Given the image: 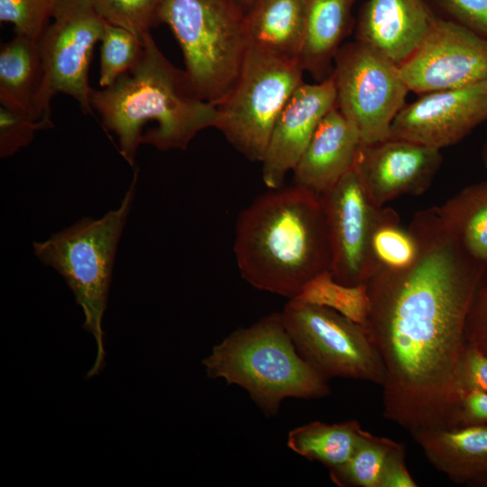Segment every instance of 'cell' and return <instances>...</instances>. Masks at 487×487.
Wrapping results in <instances>:
<instances>
[{
	"instance_id": "cell-20",
	"label": "cell",
	"mask_w": 487,
	"mask_h": 487,
	"mask_svg": "<svg viewBox=\"0 0 487 487\" xmlns=\"http://www.w3.org/2000/svg\"><path fill=\"white\" fill-rule=\"evenodd\" d=\"M305 24V0H257L245 16L248 47L297 60Z\"/></svg>"
},
{
	"instance_id": "cell-25",
	"label": "cell",
	"mask_w": 487,
	"mask_h": 487,
	"mask_svg": "<svg viewBox=\"0 0 487 487\" xmlns=\"http://www.w3.org/2000/svg\"><path fill=\"white\" fill-rule=\"evenodd\" d=\"M291 300L330 308L362 326L370 311L367 285H345L335 280L330 271L308 280Z\"/></svg>"
},
{
	"instance_id": "cell-15",
	"label": "cell",
	"mask_w": 487,
	"mask_h": 487,
	"mask_svg": "<svg viewBox=\"0 0 487 487\" xmlns=\"http://www.w3.org/2000/svg\"><path fill=\"white\" fill-rule=\"evenodd\" d=\"M332 76L314 84L302 82L280 112L262 161V180L270 189L281 187L294 170L322 118L335 106Z\"/></svg>"
},
{
	"instance_id": "cell-30",
	"label": "cell",
	"mask_w": 487,
	"mask_h": 487,
	"mask_svg": "<svg viewBox=\"0 0 487 487\" xmlns=\"http://www.w3.org/2000/svg\"><path fill=\"white\" fill-rule=\"evenodd\" d=\"M52 126L51 122L0 105V157L13 156L29 145L35 133Z\"/></svg>"
},
{
	"instance_id": "cell-10",
	"label": "cell",
	"mask_w": 487,
	"mask_h": 487,
	"mask_svg": "<svg viewBox=\"0 0 487 487\" xmlns=\"http://www.w3.org/2000/svg\"><path fill=\"white\" fill-rule=\"evenodd\" d=\"M281 314L298 352L324 378L382 384V361L362 325L330 308L291 299Z\"/></svg>"
},
{
	"instance_id": "cell-24",
	"label": "cell",
	"mask_w": 487,
	"mask_h": 487,
	"mask_svg": "<svg viewBox=\"0 0 487 487\" xmlns=\"http://www.w3.org/2000/svg\"><path fill=\"white\" fill-rule=\"evenodd\" d=\"M440 209L469 253L487 263V181L466 186Z\"/></svg>"
},
{
	"instance_id": "cell-27",
	"label": "cell",
	"mask_w": 487,
	"mask_h": 487,
	"mask_svg": "<svg viewBox=\"0 0 487 487\" xmlns=\"http://www.w3.org/2000/svg\"><path fill=\"white\" fill-rule=\"evenodd\" d=\"M100 42L99 85L106 87L135 65L142 41L130 31L106 21Z\"/></svg>"
},
{
	"instance_id": "cell-11",
	"label": "cell",
	"mask_w": 487,
	"mask_h": 487,
	"mask_svg": "<svg viewBox=\"0 0 487 487\" xmlns=\"http://www.w3.org/2000/svg\"><path fill=\"white\" fill-rule=\"evenodd\" d=\"M409 91L426 94L487 79V40L452 21L437 19L418 49L399 66Z\"/></svg>"
},
{
	"instance_id": "cell-26",
	"label": "cell",
	"mask_w": 487,
	"mask_h": 487,
	"mask_svg": "<svg viewBox=\"0 0 487 487\" xmlns=\"http://www.w3.org/2000/svg\"><path fill=\"white\" fill-rule=\"evenodd\" d=\"M398 444L366 432L349 460L329 470L331 481L340 487H380L387 459Z\"/></svg>"
},
{
	"instance_id": "cell-13",
	"label": "cell",
	"mask_w": 487,
	"mask_h": 487,
	"mask_svg": "<svg viewBox=\"0 0 487 487\" xmlns=\"http://www.w3.org/2000/svg\"><path fill=\"white\" fill-rule=\"evenodd\" d=\"M321 196L330 235V271L334 279L348 286L366 284L370 279L369 234L379 207L369 198L355 165Z\"/></svg>"
},
{
	"instance_id": "cell-22",
	"label": "cell",
	"mask_w": 487,
	"mask_h": 487,
	"mask_svg": "<svg viewBox=\"0 0 487 487\" xmlns=\"http://www.w3.org/2000/svg\"><path fill=\"white\" fill-rule=\"evenodd\" d=\"M366 432L354 419L336 424L313 421L292 429L287 446L306 459L332 470L349 460Z\"/></svg>"
},
{
	"instance_id": "cell-31",
	"label": "cell",
	"mask_w": 487,
	"mask_h": 487,
	"mask_svg": "<svg viewBox=\"0 0 487 487\" xmlns=\"http://www.w3.org/2000/svg\"><path fill=\"white\" fill-rule=\"evenodd\" d=\"M455 388L459 397L469 391L487 392V354L469 344L457 366Z\"/></svg>"
},
{
	"instance_id": "cell-6",
	"label": "cell",
	"mask_w": 487,
	"mask_h": 487,
	"mask_svg": "<svg viewBox=\"0 0 487 487\" xmlns=\"http://www.w3.org/2000/svg\"><path fill=\"white\" fill-rule=\"evenodd\" d=\"M159 22L179 42L194 92L218 106L235 84L248 49L245 16L235 1L161 0Z\"/></svg>"
},
{
	"instance_id": "cell-7",
	"label": "cell",
	"mask_w": 487,
	"mask_h": 487,
	"mask_svg": "<svg viewBox=\"0 0 487 487\" xmlns=\"http://www.w3.org/2000/svg\"><path fill=\"white\" fill-rule=\"evenodd\" d=\"M303 72L297 60L248 47L235 84L216 106L214 127L247 159L262 162L275 121Z\"/></svg>"
},
{
	"instance_id": "cell-21",
	"label": "cell",
	"mask_w": 487,
	"mask_h": 487,
	"mask_svg": "<svg viewBox=\"0 0 487 487\" xmlns=\"http://www.w3.org/2000/svg\"><path fill=\"white\" fill-rule=\"evenodd\" d=\"M38 41L16 34L0 50V104L35 119V104L42 83ZM39 120V119H37Z\"/></svg>"
},
{
	"instance_id": "cell-12",
	"label": "cell",
	"mask_w": 487,
	"mask_h": 487,
	"mask_svg": "<svg viewBox=\"0 0 487 487\" xmlns=\"http://www.w3.org/2000/svg\"><path fill=\"white\" fill-rule=\"evenodd\" d=\"M487 122V79L423 94L396 115L391 137L441 150L461 142Z\"/></svg>"
},
{
	"instance_id": "cell-23",
	"label": "cell",
	"mask_w": 487,
	"mask_h": 487,
	"mask_svg": "<svg viewBox=\"0 0 487 487\" xmlns=\"http://www.w3.org/2000/svg\"><path fill=\"white\" fill-rule=\"evenodd\" d=\"M418 253L419 244L415 234L409 226L401 225L399 214L391 207H378L368 240L370 279L381 271L409 267Z\"/></svg>"
},
{
	"instance_id": "cell-9",
	"label": "cell",
	"mask_w": 487,
	"mask_h": 487,
	"mask_svg": "<svg viewBox=\"0 0 487 487\" xmlns=\"http://www.w3.org/2000/svg\"><path fill=\"white\" fill-rule=\"evenodd\" d=\"M51 18L38 40L43 76L35 116L51 122V102L58 93L70 96L84 114L93 115L88 69L106 21L90 0H60Z\"/></svg>"
},
{
	"instance_id": "cell-14",
	"label": "cell",
	"mask_w": 487,
	"mask_h": 487,
	"mask_svg": "<svg viewBox=\"0 0 487 487\" xmlns=\"http://www.w3.org/2000/svg\"><path fill=\"white\" fill-rule=\"evenodd\" d=\"M439 149L389 138L362 145L355 162L366 192L376 207L428 189L442 164Z\"/></svg>"
},
{
	"instance_id": "cell-1",
	"label": "cell",
	"mask_w": 487,
	"mask_h": 487,
	"mask_svg": "<svg viewBox=\"0 0 487 487\" xmlns=\"http://www.w3.org/2000/svg\"><path fill=\"white\" fill-rule=\"evenodd\" d=\"M409 226L418 255L409 267L367 281L370 311L363 326L384 367L383 416L409 432L454 427L456 370L487 263L469 253L440 207L419 210Z\"/></svg>"
},
{
	"instance_id": "cell-29",
	"label": "cell",
	"mask_w": 487,
	"mask_h": 487,
	"mask_svg": "<svg viewBox=\"0 0 487 487\" xmlns=\"http://www.w3.org/2000/svg\"><path fill=\"white\" fill-rule=\"evenodd\" d=\"M60 0H0V21L12 23L16 34L38 41Z\"/></svg>"
},
{
	"instance_id": "cell-17",
	"label": "cell",
	"mask_w": 487,
	"mask_h": 487,
	"mask_svg": "<svg viewBox=\"0 0 487 487\" xmlns=\"http://www.w3.org/2000/svg\"><path fill=\"white\" fill-rule=\"evenodd\" d=\"M361 147L357 131L335 106L318 124L292 170L295 184L326 194L354 168Z\"/></svg>"
},
{
	"instance_id": "cell-37",
	"label": "cell",
	"mask_w": 487,
	"mask_h": 487,
	"mask_svg": "<svg viewBox=\"0 0 487 487\" xmlns=\"http://www.w3.org/2000/svg\"><path fill=\"white\" fill-rule=\"evenodd\" d=\"M240 1L244 5H248L250 7H252L257 2V0H240Z\"/></svg>"
},
{
	"instance_id": "cell-4",
	"label": "cell",
	"mask_w": 487,
	"mask_h": 487,
	"mask_svg": "<svg viewBox=\"0 0 487 487\" xmlns=\"http://www.w3.org/2000/svg\"><path fill=\"white\" fill-rule=\"evenodd\" d=\"M202 364L208 377L244 389L268 416L287 398L316 399L331 392L328 380L298 352L281 312L233 332Z\"/></svg>"
},
{
	"instance_id": "cell-19",
	"label": "cell",
	"mask_w": 487,
	"mask_h": 487,
	"mask_svg": "<svg viewBox=\"0 0 487 487\" xmlns=\"http://www.w3.org/2000/svg\"><path fill=\"white\" fill-rule=\"evenodd\" d=\"M354 0H305L304 37L299 63L317 82L328 78L345 37Z\"/></svg>"
},
{
	"instance_id": "cell-8",
	"label": "cell",
	"mask_w": 487,
	"mask_h": 487,
	"mask_svg": "<svg viewBox=\"0 0 487 487\" xmlns=\"http://www.w3.org/2000/svg\"><path fill=\"white\" fill-rule=\"evenodd\" d=\"M331 76L335 106L357 131L362 145L388 140L409 91L399 67L355 41L340 47Z\"/></svg>"
},
{
	"instance_id": "cell-16",
	"label": "cell",
	"mask_w": 487,
	"mask_h": 487,
	"mask_svg": "<svg viewBox=\"0 0 487 487\" xmlns=\"http://www.w3.org/2000/svg\"><path fill=\"white\" fill-rule=\"evenodd\" d=\"M436 20L424 0H368L359 17L356 41L399 67Z\"/></svg>"
},
{
	"instance_id": "cell-34",
	"label": "cell",
	"mask_w": 487,
	"mask_h": 487,
	"mask_svg": "<svg viewBox=\"0 0 487 487\" xmlns=\"http://www.w3.org/2000/svg\"><path fill=\"white\" fill-rule=\"evenodd\" d=\"M487 424V392L469 391L462 393L455 416V427Z\"/></svg>"
},
{
	"instance_id": "cell-28",
	"label": "cell",
	"mask_w": 487,
	"mask_h": 487,
	"mask_svg": "<svg viewBox=\"0 0 487 487\" xmlns=\"http://www.w3.org/2000/svg\"><path fill=\"white\" fill-rule=\"evenodd\" d=\"M107 23L123 27L142 41L159 22L161 0H90Z\"/></svg>"
},
{
	"instance_id": "cell-32",
	"label": "cell",
	"mask_w": 487,
	"mask_h": 487,
	"mask_svg": "<svg viewBox=\"0 0 487 487\" xmlns=\"http://www.w3.org/2000/svg\"><path fill=\"white\" fill-rule=\"evenodd\" d=\"M453 18L487 40V0H439Z\"/></svg>"
},
{
	"instance_id": "cell-5",
	"label": "cell",
	"mask_w": 487,
	"mask_h": 487,
	"mask_svg": "<svg viewBox=\"0 0 487 487\" xmlns=\"http://www.w3.org/2000/svg\"><path fill=\"white\" fill-rule=\"evenodd\" d=\"M137 178L138 170H135L116 208L97 219L84 217L32 244L38 260L54 269L66 281L84 313V329L96 340L97 354L87 373V378L97 374L105 363L102 319L107 306L116 250L132 209Z\"/></svg>"
},
{
	"instance_id": "cell-35",
	"label": "cell",
	"mask_w": 487,
	"mask_h": 487,
	"mask_svg": "<svg viewBox=\"0 0 487 487\" xmlns=\"http://www.w3.org/2000/svg\"><path fill=\"white\" fill-rule=\"evenodd\" d=\"M406 449L402 444L390 454L380 483V487H417L405 462Z\"/></svg>"
},
{
	"instance_id": "cell-2",
	"label": "cell",
	"mask_w": 487,
	"mask_h": 487,
	"mask_svg": "<svg viewBox=\"0 0 487 487\" xmlns=\"http://www.w3.org/2000/svg\"><path fill=\"white\" fill-rule=\"evenodd\" d=\"M234 253L241 276L253 287L295 298L308 280L330 271L322 196L295 184L258 197L237 218Z\"/></svg>"
},
{
	"instance_id": "cell-36",
	"label": "cell",
	"mask_w": 487,
	"mask_h": 487,
	"mask_svg": "<svg viewBox=\"0 0 487 487\" xmlns=\"http://www.w3.org/2000/svg\"><path fill=\"white\" fill-rule=\"evenodd\" d=\"M481 158H482V164L484 166V168L487 170V137L484 141V143L482 147V152H481Z\"/></svg>"
},
{
	"instance_id": "cell-18",
	"label": "cell",
	"mask_w": 487,
	"mask_h": 487,
	"mask_svg": "<svg viewBox=\"0 0 487 487\" xmlns=\"http://www.w3.org/2000/svg\"><path fill=\"white\" fill-rule=\"evenodd\" d=\"M425 457L452 482L487 487V424L410 432Z\"/></svg>"
},
{
	"instance_id": "cell-3",
	"label": "cell",
	"mask_w": 487,
	"mask_h": 487,
	"mask_svg": "<svg viewBox=\"0 0 487 487\" xmlns=\"http://www.w3.org/2000/svg\"><path fill=\"white\" fill-rule=\"evenodd\" d=\"M90 102L131 166L141 143L184 150L217 117V106L197 96L185 71L167 60L150 32L135 65L111 86L92 88Z\"/></svg>"
},
{
	"instance_id": "cell-33",
	"label": "cell",
	"mask_w": 487,
	"mask_h": 487,
	"mask_svg": "<svg viewBox=\"0 0 487 487\" xmlns=\"http://www.w3.org/2000/svg\"><path fill=\"white\" fill-rule=\"evenodd\" d=\"M467 344L487 354V280L471 308L465 328Z\"/></svg>"
}]
</instances>
